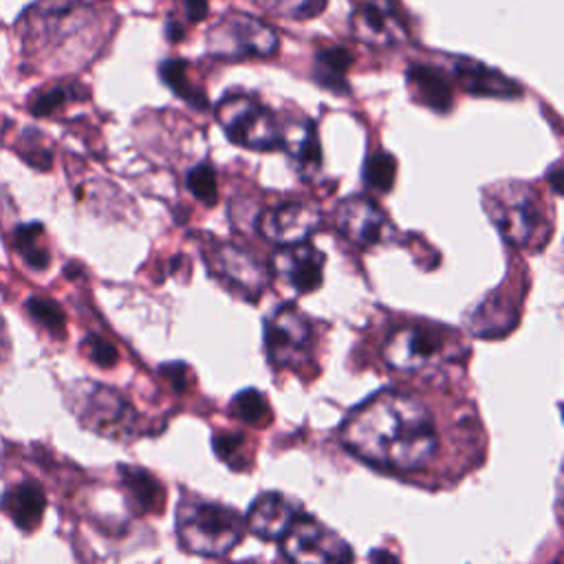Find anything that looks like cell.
<instances>
[{
	"mask_svg": "<svg viewBox=\"0 0 564 564\" xmlns=\"http://www.w3.org/2000/svg\"><path fill=\"white\" fill-rule=\"evenodd\" d=\"M341 443L364 463L414 471L438 449V430L425 403L403 390H381L359 403L339 430Z\"/></svg>",
	"mask_w": 564,
	"mask_h": 564,
	"instance_id": "6da1fadb",
	"label": "cell"
},
{
	"mask_svg": "<svg viewBox=\"0 0 564 564\" xmlns=\"http://www.w3.org/2000/svg\"><path fill=\"white\" fill-rule=\"evenodd\" d=\"M245 520L231 507L218 502L183 505L176 520V535L185 551L218 557L229 553L242 538Z\"/></svg>",
	"mask_w": 564,
	"mask_h": 564,
	"instance_id": "7a4b0ae2",
	"label": "cell"
},
{
	"mask_svg": "<svg viewBox=\"0 0 564 564\" xmlns=\"http://www.w3.org/2000/svg\"><path fill=\"white\" fill-rule=\"evenodd\" d=\"M485 207L500 236L516 247H529L546 223L538 194L522 183L491 187L485 194Z\"/></svg>",
	"mask_w": 564,
	"mask_h": 564,
	"instance_id": "3957f363",
	"label": "cell"
},
{
	"mask_svg": "<svg viewBox=\"0 0 564 564\" xmlns=\"http://www.w3.org/2000/svg\"><path fill=\"white\" fill-rule=\"evenodd\" d=\"M216 119L231 143L247 150L282 148V126L273 112L249 95L234 93L216 106Z\"/></svg>",
	"mask_w": 564,
	"mask_h": 564,
	"instance_id": "277c9868",
	"label": "cell"
},
{
	"mask_svg": "<svg viewBox=\"0 0 564 564\" xmlns=\"http://www.w3.org/2000/svg\"><path fill=\"white\" fill-rule=\"evenodd\" d=\"M278 48V33L247 13L223 15L207 33V51L225 59L269 57Z\"/></svg>",
	"mask_w": 564,
	"mask_h": 564,
	"instance_id": "5b68a950",
	"label": "cell"
},
{
	"mask_svg": "<svg viewBox=\"0 0 564 564\" xmlns=\"http://www.w3.org/2000/svg\"><path fill=\"white\" fill-rule=\"evenodd\" d=\"M280 540L291 564H350L352 560L348 542L306 513H297Z\"/></svg>",
	"mask_w": 564,
	"mask_h": 564,
	"instance_id": "8992f818",
	"label": "cell"
},
{
	"mask_svg": "<svg viewBox=\"0 0 564 564\" xmlns=\"http://www.w3.org/2000/svg\"><path fill=\"white\" fill-rule=\"evenodd\" d=\"M447 333L434 324H408L394 328L383 341V359L399 372H416L436 364L447 352Z\"/></svg>",
	"mask_w": 564,
	"mask_h": 564,
	"instance_id": "52a82bcc",
	"label": "cell"
},
{
	"mask_svg": "<svg viewBox=\"0 0 564 564\" xmlns=\"http://www.w3.org/2000/svg\"><path fill=\"white\" fill-rule=\"evenodd\" d=\"M79 421L97 434L126 438L134 430V412L115 390L104 386H88L77 403Z\"/></svg>",
	"mask_w": 564,
	"mask_h": 564,
	"instance_id": "ba28073f",
	"label": "cell"
},
{
	"mask_svg": "<svg viewBox=\"0 0 564 564\" xmlns=\"http://www.w3.org/2000/svg\"><path fill=\"white\" fill-rule=\"evenodd\" d=\"M311 324L293 306H280L264 328L267 352L275 366H297L311 348Z\"/></svg>",
	"mask_w": 564,
	"mask_h": 564,
	"instance_id": "9c48e42d",
	"label": "cell"
},
{
	"mask_svg": "<svg viewBox=\"0 0 564 564\" xmlns=\"http://www.w3.org/2000/svg\"><path fill=\"white\" fill-rule=\"evenodd\" d=\"M335 227L357 247H375L388 240L390 223L368 196H348L335 207Z\"/></svg>",
	"mask_w": 564,
	"mask_h": 564,
	"instance_id": "30bf717a",
	"label": "cell"
},
{
	"mask_svg": "<svg viewBox=\"0 0 564 564\" xmlns=\"http://www.w3.org/2000/svg\"><path fill=\"white\" fill-rule=\"evenodd\" d=\"M350 29L370 46H394L408 40V29L392 0H361L350 15Z\"/></svg>",
	"mask_w": 564,
	"mask_h": 564,
	"instance_id": "8fae6325",
	"label": "cell"
},
{
	"mask_svg": "<svg viewBox=\"0 0 564 564\" xmlns=\"http://www.w3.org/2000/svg\"><path fill=\"white\" fill-rule=\"evenodd\" d=\"M319 225V212L317 207L300 200L280 203L271 209H267L260 216L258 229L260 234L280 247H291L304 242Z\"/></svg>",
	"mask_w": 564,
	"mask_h": 564,
	"instance_id": "7c38bea8",
	"label": "cell"
},
{
	"mask_svg": "<svg viewBox=\"0 0 564 564\" xmlns=\"http://www.w3.org/2000/svg\"><path fill=\"white\" fill-rule=\"evenodd\" d=\"M212 269L220 275L227 284L242 291L245 297H256L267 286V269L247 251L223 245L212 253Z\"/></svg>",
	"mask_w": 564,
	"mask_h": 564,
	"instance_id": "4fadbf2b",
	"label": "cell"
},
{
	"mask_svg": "<svg viewBox=\"0 0 564 564\" xmlns=\"http://www.w3.org/2000/svg\"><path fill=\"white\" fill-rule=\"evenodd\" d=\"M273 269L297 293H311L322 284L324 256L304 242L282 247L273 256Z\"/></svg>",
	"mask_w": 564,
	"mask_h": 564,
	"instance_id": "5bb4252c",
	"label": "cell"
},
{
	"mask_svg": "<svg viewBox=\"0 0 564 564\" xmlns=\"http://www.w3.org/2000/svg\"><path fill=\"white\" fill-rule=\"evenodd\" d=\"M452 75L458 86L476 97H496V99H511L520 97V86L502 75L498 68H491L471 57H456L452 59Z\"/></svg>",
	"mask_w": 564,
	"mask_h": 564,
	"instance_id": "9a60e30c",
	"label": "cell"
},
{
	"mask_svg": "<svg viewBox=\"0 0 564 564\" xmlns=\"http://www.w3.org/2000/svg\"><path fill=\"white\" fill-rule=\"evenodd\" d=\"M295 516L297 509L282 494L264 491L249 507L245 527L262 540H280Z\"/></svg>",
	"mask_w": 564,
	"mask_h": 564,
	"instance_id": "2e32d148",
	"label": "cell"
},
{
	"mask_svg": "<svg viewBox=\"0 0 564 564\" xmlns=\"http://www.w3.org/2000/svg\"><path fill=\"white\" fill-rule=\"evenodd\" d=\"M282 148L302 178H313L322 170V145L311 121H295L286 126L282 130Z\"/></svg>",
	"mask_w": 564,
	"mask_h": 564,
	"instance_id": "e0dca14e",
	"label": "cell"
},
{
	"mask_svg": "<svg viewBox=\"0 0 564 564\" xmlns=\"http://www.w3.org/2000/svg\"><path fill=\"white\" fill-rule=\"evenodd\" d=\"M0 509L13 520V524L22 531H33L46 509V496L42 487L33 480L18 482L9 487L0 498Z\"/></svg>",
	"mask_w": 564,
	"mask_h": 564,
	"instance_id": "ac0fdd59",
	"label": "cell"
},
{
	"mask_svg": "<svg viewBox=\"0 0 564 564\" xmlns=\"http://www.w3.org/2000/svg\"><path fill=\"white\" fill-rule=\"evenodd\" d=\"M405 79H408V88L412 93V97L434 110V112H447L454 104V90L447 82V77L432 66H423V64H412L405 70Z\"/></svg>",
	"mask_w": 564,
	"mask_h": 564,
	"instance_id": "d6986e66",
	"label": "cell"
},
{
	"mask_svg": "<svg viewBox=\"0 0 564 564\" xmlns=\"http://www.w3.org/2000/svg\"><path fill=\"white\" fill-rule=\"evenodd\" d=\"M352 57L344 46H330L315 53V79L326 90L344 95L346 84V70L350 66Z\"/></svg>",
	"mask_w": 564,
	"mask_h": 564,
	"instance_id": "ffe728a7",
	"label": "cell"
},
{
	"mask_svg": "<svg viewBox=\"0 0 564 564\" xmlns=\"http://www.w3.org/2000/svg\"><path fill=\"white\" fill-rule=\"evenodd\" d=\"M119 476H121V482L128 489L137 511L150 513V511H159L161 509L163 491H161L159 482L145 469L128 467L126 465V467L119 469Z\"/></svg>",
	"mask_w": 564,
	"mask_h": 564,
	"instance_id": "44dd1931",
	"label": "cell"
},
{
	"mask_svg": "<svg viewBox=\"0 0 564 564\" xmlns=\"http://www.w3.org/2000/svg\"><path fill=\"white\" fill-rule=\"evenodd\" d=\"M161 79L181 97L185 99L189 106L196 108H205L207 106V97L205 93L189 79V64L185 59H165L159 68Z\"/></svg>",
	"mask_w": 564,
	"mask_h": 564,
	"instance_id": "7402d4cb",
	"label": "cell"
},
{
	"mask_svg": "<svg viewBox=\"0 0 564 564\" xmlns=\"http://www.w3.org/2000/svg\"><path fill=\"white\" fill-rule=\"evenodd\" d=\"M361 178L375 192H390L397 178V159L383 150L368 154L361 167Z\"/></svg>",
	"mask_w": 564,
	"mask_h": 564,
	"instance_id": "603a6c76",
	"label": "cell"
},
{
	"mask_svg": "<svg viewBox=\"0 0 564 564\" xmlns=\"http://www.w3.org/2000/svg\"><path fill=\"white\" fill-rule=\"evenodd\" d=\"M40 236H42V225H37V223L20 225L13 236L15 247L22 253L24 262L35 271H42L48 267V251L40 245Z\"/></svg>",
	"mask_w": 564,
	"mask_h": 564,
	"instance_id": "cb8c5ba5",
	"label": "cell"
},
{
	"mask_svg": "<svg viewBox=\"0 0 564 564\" xmlns=\"http://www.w3.org/2000/svg\"><path fill=\"white\" fill-rule=\"evenodd\" d=\"M262 9L289 18V20H311L324 11L326 0H256Z\"/></svg>",
	"mask_w": 564,
	"mask_h": 564,
	"instance_id": "d4e9b609",
	"label": "cell"
},
{
	"mask_svg": "<svg viewBox=\"0 0 564 564\" xmlns=\"http://www.w3.org/2000/svg\"><path fill=\"white\" fill-rule=\"evenodd\" d=\"M187 189L196 200L203 205H214L218 198V183H216V172L209 163H198L187 172Z\"/></svg>",
	"mask_w": 564,
	"mask_h": 564,
	"instance_id": "484cf974",
	"label": "cell"
},
{
	"mask_svg": "<svg viewBox=\"0 0 564 564\" xmlns=\"http://www.w3.org/2000/svg\"><path fill=\"white\" fill-rule=\"evenodd\" d=\"M231 412L249 425H260L269 414V403L262 392H258L256 388H247L234 397Z\"/></svg>",
	"mask_w": 564,
	"mask_h": 564,
	"instance_id": "4316f807",
	"label": "cell"
},
{
	"mask_svg": "<svg viewBox=\"0 0 564 564\" xmlns=\"http://www.w3.org/2000/svg\"><path fill=\"white\" fill-rule=\"evenodd\" d=\"M26 311H29V315L40 324V326H44L46 330H51V333H55V335H62L64 333V313H62V308L53 302V300H48V297H40V295H31L29 300H26Z\"/></svg>",
	"mask_w": 564,
	"mask_h": 564,
	"instance_id": "83f0119b",
	"label": "cell"
},
{
	"mask_svg": "<svg viewBox=\"0 0 564 564\" xmlns=\"http://www.w3.org/2000/svg\"><path fill=\"white\" fill-rule=\"evenodd\" d=\"M176 2H178L181 11H183V18L181 20L170 18L167 24H165V33H167V37L172 42L183 37V33H185V24L183 22H198L209 11V0H176Z\"/></svg>",
	"mask_w": 564,
	"mask_h": 564,
	"instance_id": "f1b7e54d",
	"label": "cell"
},
{
	"mask_svg": "<svg viewBox=\"0 0 564 564\" xmlns=\"http://www.w3.org/2000/svg\"><path fill=\"white\" fill-rule=\"evenodd\" d=\"M84 350H86V355L90 357V361H95L97 366H101V368H110V366H115L117 364V348L110 344V341H106V339H101V337H97V335H90V337H86L84 339Z\"/></svg>",
	"mask_w": 564,
	"mask_h": 564,
	"instance_id": "f546056e",
	"label": "cell"
},
{
	"mask_svg": "<svg viewBox=\"0 0 564 564\" xmlns=\"http://www.w3.org/2000/svg\"><path fill=\"white\" fill-rule=\"evenodd\" d=\"M242 443H245V436L238 432H218L214 436V449L227 463L234 460V456L240 452Z\"/></svg>",
	"mask_w": 564,
	"mask_h": 564,
	"instance_id": "4dcf8cb0",
	"label": "cell"
},
{
	"mask_svg": "<svg viewBox=\"0 0 564 564\" xmlns=\"http://www.w3.org/2000/svg\"><path fill=\"white\" fill-rule=\"evenodd\" d=\"M66 97H68V93H66L64 88L46 90V93H42V95L33 101L31 110H33V115H48V112H53L57 106H62V104L66 101Z\"/></svg>",
	"mask_w": 564,
	"mask_h": 564,
	"instance_id": "1f68e13d",
	"label": "cell"
},
{
	"mask_svg": "<svg viewBox=\"0 0 564 564\" xmlns=\"http://www.w3.org/2000/svg\"><path fill=\"white\" fill-rule=\"evenodd\" d=\"M370 564H399V560L394 553H390L386 549H375L370 553Z\"/></svg>",
	"mask_w": 564,
	"mask_h": 564,
	"instance_id": "d6a6232c",
	"label": "cell"
},
{
	"mask_svg": "<svg viewBox=\"0 0 564 564\" xmlns=\"http://www.w3.org/2000/svg\"><path fill=\"white\" fill-rule=\"evenodd\" d=\"M549 178H551V185H553V192L560 194V178H562V172H560V163H553L551 172H549Z\"/></svg>",
	"mask_w": 564,
	"mask_h": 564,
	"instance_id": "836d02e7",
	"label": "cell"
},
{
	"mask_svg": "<svg viewBox=\"0 0 564 564\" xmlns=\"http://www.w3.org/2000/svg\"><path fill=\"white\" fill-rule=\"evenodd\" d=\"M4 352H7V330H4V324L0 317V359L4 357Z\"/></svg>",
	"mask_w": 564,
	"mask_h": 564,
	"instance_id": "e575fe53",
	"label": "cell"
}]
</instances>
